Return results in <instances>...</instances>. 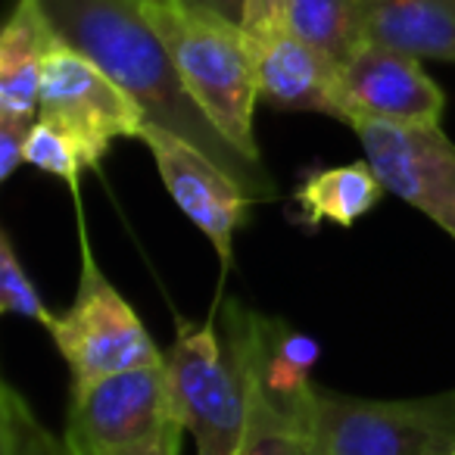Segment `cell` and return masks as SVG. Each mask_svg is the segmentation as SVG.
I'll return each instance as SVG.
<instances>
[{
  "label": "cell",
  "mask_w": 455,
  "mask_h": 455,
  "mask_svg": "<svg viewBox=\"0 0 455 455\" xmlns=\"http://www.w3.org/2000/svg\"><path fill=\"white\" fill-rule=\"evenodd\" d=\"M41 7L66 44L94 60L128 97H134L147 122L209 153L253 200H275L278 188L266 165L228 144L188 94L140 0H41Z\"/></svg>",
  "instance_id": "cell-1"
},
{
  "label": "cell",
  "mask_w": 455,
  "mask_h": 455,
  "mask_svg": "<svg viewBox=\"0 0 455 455\" xmlns=\"http://www.w3.org/2000/svg\"><path fill=\"white\" fill-rule=\"evenodd\" d=\"M147 20L163 38L188 94L221 138L253 163H262L253 134L259 103L256 57L243 26L219 16L194 13L172 0H140Z\"/></svg>",
  "instance_id": "cell-2"
},
{
  "label": "cell",
  "mask_w": 455,
  "mask_h": 455,
  "mask_svg": "<svg viewBox=\"0 0 455 455\" xmlns=\"http://www.w3.org/2000/svg\"><path fill=\"white\" fill-rule=\"evenodd\" d=\"M175 324L163 365L178 418L194 436L196 455H237L253 403L241 343L219 309L206 322L175 318Z\"/></svg>",
  "instance_id": "cell-3"
},
{
  "label": "cell",
  "mask_w": 455,
  "mask_h": 455,
  "mask_svg": "<svg viewBox=\"0 0 455 455\" xmlns=\"http://www.w3.org/2000/svg\"><path fill=\"white\" fill-rule=\"evenodd\" d=\"M312 455H452L455 393L424 399H362L315 390Z\"/></svg>",
  "instance_id": "cell-4"
},
{
  "label": "cell",
  "mask_w": 455,
  "mask_h": 455,
  "mask_svg": "<svg viewBox=\"0 0 455 455\" xmlns=\"http://www.w3.org/2000/svg\"><path fill=\"white\" fill-rule=\"evenodd\" d=\"M82 231V272L72 306L57 315L47 334L53 337L60 355L72 374V387L128 371V368L159 365L163 349L153 343L150 331L138 318L134 306L116 291L88 243V228L78 219Z\"/></svg>",
  "instance_id": "cell-5"
},
{
  "label": "cell",
  "mask_w": 455,
  "mask_h": 455,
  "mask_svg": "<svg viewBox=\"0 0 455 455\" xmlns=\"http://www.w3.org/2000/svg\"><path fill=\"white\" fill-rule=\"evenodd\" d=\"M184 427L165 365L128 368L72 387L63 443L72 455H119Z\"/></svg>",
  "instance_id": "cell-6"
},
{
  "label": "cell",
  "mask_w": 455,
  "mask_h": 455,
  "mask_svg": "<svg viewBox=\"0 0 455 455\" xmlns=\"http://www.w3.org/2000/svg\"><path fill=\"white\" fill-rule=\"evenodd\" d=\"M38 119L69 134L88 169H100L116 140L138 138L147 125L144 109L134 97H128L94 60L63 38L44 60Z\"/></svg>",
  "instance_id": "cell-7"
},
{
  "label": "cell",
  "mask_w": 455,
  "mask_h": 455,
  "mask_svg": "<svg viewBox=\"0 0 455 455\" xmlns=\"http://www.w3.org/2000/svg\"><path fill=\"white\" fill-rule=\"evenodd\" d=\"M365 159L387 194L399 196L455 241V144L440 122H353Z\"/></svg>",
  "instance_id": "cell-8"
},
{
  "label": "cell",
  "mask_w": 455,
  "mask_h": 455,
  "mask_svg": "<svg viewBox=\"0 0 455 455\" xmlns=\"http://www.w3.org/2000/svg\"><path fill=\"white\" fill-rule=\"evenodd\" d=\"M138 140L150 150L175 206L200 228V235H206V241L219 253L221 268H228L235 256L237 228L250 219V206L256 200L225 165H219L190 140L178 138L153 122L140 128Z\"/></svg>",
  "instance_id": "cell-9"
},
{
  "label": "cell",
  "mask_w": 455,
  "mask_h": 455,
  "mask_svg": "<svg viewBox=\"0 0 455 455\" xmlns=\"http://www.w3.org/2000/svg\"><path fill=\"white\" fill-rule=\"evenodd\" d=\"M340 88L347 100V125L359 119L380 122H440L446 109L440 84L421 69V60L384 44H362L340 66Z\"/></svg>",
  "instance_id": "cell-10"
},
{
  "label": "cell",
  "mask_w": 455,
  "mask_h": 455,
  "mask_svg": "<svg viewBox=\"0 0 455 455\" xmlns=\"http://www.w3.org/2000/svg\"><path fill=\"white\" fill-rule=\"evenodd\" d=\"M256 57L259 103L287 113H322L347 125V100L340 88V66L287 26L266 35H250Z\"/></svg>",
  "instance_id": "cell-11"
},
{
  "label": "cell",
  "mask_w": 455,
  "mask_h": 455,
  "mask_svg": "<svg viewBox=\"0 0 455 455\" xmlns=\"http://www.w3.org/2000/svg\"><path fill=\"white\" fill-rule=\"evenodd\" d=\"M60 44L41 0H16L0 35V116L38 119L44 60Z\"/></svg>",
  "instance_id": "cell-12"
},
{
  "label": "cell",
  "mask_w": 455,
  "mask_h": 455,
  "mask_svg": "<svg viewBox=\"0 0 455 455\" xmlns=\"http://www.w3.org/2000/svg\"><path fill=\"white\" fill-rule=\"evenodd\" d=\"M365 35L418 60L455 63V0H365Z\"/></svg>",
  "instance_id": "cell-13"
},
{
  "label": "cell",
  "mask_w": 455,
  "mask_h": 455,
  "mask_svg": "<svg viewBox=\"0 0 455 455\" xmlns=\"http://www.w3.org/2000/svg\"><path fill=\"white\" fill-rule=\"evenodd\" d=\"M387 188L380 184L378 172L368 165V159L347 165H318L306 172L293 190V209H297L293 221L309 231L322 228L324 221L337 228H353L378 206Z\"/></svg>",
  "instance_id": "cell-14"
},
{
  "label": "cell",
  "mask_w": 455,
  "mask_h": 455,
  "mask_svg": "<svg viewBox=\"0 0 455 455\" xmlns=\"http://www.w3.org/2000/svg\"><path fill=\"white\" fill-rule=\"evenodd\" d=\"M284 26L337 66L368 44L365 0H287Z\"/></svg>",
  "instance_id": "cell-15"
},
{
  "label": "cell",
  "mask_w": 455,
  "mask_h": 455,
  "mask_svg": "<svg viewBox=\"0 0 455 455\" xmlns=\"http://www.w3.org/2000/svg\"><path fill=\"white\" fill-rule=\"evenodd\" d=\"M0 455H72L13 384L0 387Z\"/></svg>",
  "instance_id": "cell-16"
},
{
  "label": "cell",
  "mask_w": 455,
  "mask_h": 455,
  "mask_svg": "<svg viewBox=\"0 0 455 455\" xmlns=\"http://www.w3.org/2000/svg\"><path fill=\"white\" fill-rule=\"evenodd\" d=\"M237 455H312L309 418H293L253 396L247 436Z\"/></svg>",
  "instance_id": "cell-17"
},
{
  "label": "cell",
  "mask_w": 455,
  "mask_h": 455,
  "mask_svg": "<svg viewBox=\"0 0 455 455\" xmlns=\"http://www.w3.org/2000/svg\"><path fill=\"white\" fill-rule=\"evenodd\" d=\"M26 165H35V169L66 181L72 196H78L82 172L88 169V163H84L76 140L44 119H38L32 125V134H28V144H26Z\"/></svg>",
  "instance_id": "cell-18"
},
{
  "label": "cell",
  "mask_w": 455,
  "mask_h": 455,
  "mask_svg": "<svg viewBox=\"0 0 455 455\" xmlns=\"http://www.w3.org/2000/svg\"><path fill=\"white\" fill-rule=\"evenodd\" d=\"M0 306H4V312H10V315L38 322L41 328H47V331L57 322V315L44 306L38 287L28 278L20 256H16V247L7 231H0Z\"/></svg>",
  "instance_id": "cell-19"
},
{
  "label": "cell",
  "mask_w": 455,
  "mask_h": 455,
  "mask_svg": "<svg viewBox=\"0 0 455 455\" xmlns=\"http://www.w3.org/2000/svg\"><path fill=\"white\" fill-rule=\"evenodd\" d=\"M35 122L0 116V181H10L16 175V169L26 165V144Z\"/></svg>",
  "instance_id": "cell-20"
},
{
  "label": "cell",
  "mask_w": 455,
  "mask_h": 455,
  "mask_svg": "<svg viewBox=\"0 0 455 455\" xmlns=\"http://www.w3.org/2000/svg\"><path fill=\"white\" fill-rule=\"evenodd\" d=\"M287 0H247V16H243V32L266 35L272 28L284 26Z\"/></svg>",
  "instance_id": "cell-21"
},
{
  "label": "cell",
  "mask_w": 455,
  "mask_h": 455,
  "mask_svg": "<svg viewBox=\"0 0 455 455\" xmlns=\"http://www.w3.org/2000/svg\"><path fill=\"white\" fill-rule=\"evenodd\" d=\"M172 4L194 10V13L219 16V20L235 22V26H243V16H247V0H172Z\"/></svg>",
  "instance_id": "cell-22"
},
{
  "label": "cell",
  "mask_w": 455,
  "mask_h": 455,
  "mask_svg": "<svg viewBox=\"0 0 455 455\" xmlns=\"http://www.w3.org/2000/svg\"><path fill=\"white\" fill-rule=\"evenodd\" d=\"M188 430L184 427H175L156 443H147V446H138V449H128V452H119V455H178L181 452V440Z\"/></svg>",
  "instance_id": "cell-23"
},
{
  "label": "cell",
  "mask_w": 455,
  "mask_h": 455,
  "mask_svg": "<svg viewBox=\"0 0 455 455\" xmlns=\"http://www.w3.org/2000/svg\"><path fill=\"white\" fill-rule=\"evenodd\" d=\"M452 455H455V452H452Z\"/></svg>",
  "instance_id": "cell-24"
}]
</instances>
